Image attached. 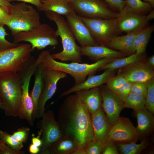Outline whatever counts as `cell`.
I'll list each match as a JSON object with an SVG mask.
<instances>
[{"label": "cell", "instance_id": "obj_19", "mask_svg": "<svg viewBox=\"0 0 154 154\" xmlns=\"http://www.w3.org/2000/svg\"><path fill=\"white\" fill-rule=\"evenodd\" d=\"M85 106L90 116L102 108V98L99 87L74 92Z\"/></svg>", "mask_w": 154, "mask_h": 154}, {"label": "cell", "instance_id": "obj_9", "mask_svg": "<svg viewBox=\"0 0 154 154\" xmlns=\"http://www.w3.org/2000/svg\"><path fill=\"white\" fill-rule=\"evenodd\" d=\"M80 17L98 45L107 47L110 40L120 33L117 18L88 19Z\"/></svg>", "mask_w": 154, "mask_h": 154}, {"label": "cell", "instance_id": "obj_4", "mask_svg": "<svg viewBox=\"0 0 154 154\" xmlns=\"http://www.w3.org/2000/svg\"><path fill=\"white\" fill-rule=\"evenodd\" d=\"M22 81L17 73H0V100L5 115L18 117L21 104Z\"/></svg>", "mask_w": 154, "mask_h": 154}, {"label": "cell", "instance_id": "obj_1", "mask_svg": "<svg viewBox=\"0 0 154 154\" xmlns=\"http://www.w3.org/2000/svg\"><path fill=\"white\" fill-rule=\"evenodd\" d=\"M57 122L63 136L70 137L85 149L94 140L91 116L77 95L68 96L59 109Z\"/></svg>", "mask_w": 154, "mask_h": 154}, {"label": "cell", "instance_id": "obj_46", "mask_svg": "<svg viewBox=\"0 0 154 154\" xmlns=\"http://www.w3.org/2000/svg\"><path fill=\"white\" fill-rule=\"evenodd\" d=\"M29 152L32 154L39 153L40 151V147L32 144H31L29 148Z\"/></svg>", "mask_w": 154, "mask_h": 154}, {"label": "cell", "instance_id": "obj_42", "mask_svg": "<svg viewBox=\"0 0 154 154\" xmlns=\"http://www.w3.org/2000/svg\"><path fill=\"white\" fill-rule=\"evenodd\" d=\"M11 9L0 5V25H4L8 21L10 14Z\"/></svg>", "mask_w": 154, "mask_h": 154}, {"label": "cell", "instance_id": "obj_52", "mask_svg": "<svg viewBox=\"0 0 154 154\" xmlns=\"http://www.w3.org/2000/svg\"><path fill=\"white\" fill-rule=\"evenodd\" d=\"M0 109L3 110V107L0 100Z\"/></svg>", "mask_w": 154, "mask_h": 154}, {"label": "cell", "instance_id": "obj_31", "mask_svg": "<svg viewBox=\"0 0 154 154\" xmlns=\"http://www.w3.org/2000/svg\"><path fill=\"white\" fill-rule=\"evenodd\" d=\"M125 6L133 11L143 14L151 11L152 6L148 3L141 0H125Z\"/></svg>", "mask_w": 154, "mask_h": 154}, {"label": "cell", "instance_id": "obj_15", "mask_svg": "<svg viewBox=\"0 0 154 154\" xmlns=\"http://www.w3.org/2000/svg\"><path fill=\"white\" fill-rule=\"evenodd\" d=\"M99 88L102 98V108L112 125L120 117L121 110L125 108L124 102L106 85H102Z\"/></svg>", "mask_w": 154, "mask_h": 154}, {"label": "cell", "instance_id": "obj_26", "mask_svg": "<svg viewBox=\"0 0 154 154\" xmlns=\"http://www.w3.org/2000/svg\"><path fill=\"white\" fill-rule=\"evenodd\" d=\"M147 58L146 53L138 54L135 53L127 57L118 58L105 65L98 70L101 71L107 69L116 70L131 64L145 60Z\"/></svg>", "mask_w": 154, "mask_h": 154}, {"label": "cell", "instance_id": "obj_39", "mask_svg": "<svg viewBox=\"0 0 154 154\" xmlns=\"http://www.w3.org/2000/svg\"><path fill=\"white\" fill-rule=\"evenodd\" d=\"M132 84V82L127 80L126 81L118 90L116 93L123 102L131 92Z\"/></svg>", "mask_w": 154, "mask_h": 154}, {"label": "cell", "instance_id": "obj_25", "mask_svg": "<svg viewBox=\"0 0 154 154\" xmlns=\"http://www.w3.org/2000/svg\"><path fill=\"white\" fill-rule=\"evenodd\" d=\"M79 146L72 138L62 136L54 142L42 154H72Z\"/></svg>", "mask_w": 154, "mask_h": 154}, {"label": "cell", "instance_id": "obj_30", "mask_svg": "<svg viewBox=\"0 0 154 154\" xmlns=\"http://www.w3.org/2000/svg\"><path fill=\"white\" fill-rule=\"evenodd\" d=\"M124 102L125 108L136 111L145 108L146 99L143 96L131 92Z\"/></svg>", "mask_w": 154, "mask_h": 154}, {"label": "cell", "instance_id": "obj_37", "mask_svg": "<svg viewBox=\"0 0 154 154\" xmlns=\"http://www.w3.org/2000/svg\"><path fill=\"white\" fill-rule=\"evenodd\" d=\"M147 90V82H132L131 92L146 97Z\"/></svg>", "mask_w": 154, "mask_h": 154}, {"label": "cell", "instance_id": "obj_34", "mask_svg": "<svg viewBox=\"0 0 154 154\" xmlns=\"http://www.w3.org/2000/svg\"><path fill=\"white\" fill-rule=\"evenodd\" d=\"M127 81L122 75L117 74L110 78L106 83V86L110 90L116 93L118 90Z\"/></svg>", "mask_w": 154, "mask_h": 154}, {"label": "cell", "instance_id": "obj_18", "mask_svg": "<svg viewBox=\"0 0 154 154\" xmlns=\"http://www.w3.org/2000/svg\"><path fill=\"white\" fill-rule=\"evenodd\" d=\"M104 70V72L100 74L88 76V78L82 82L74 84L70 88L63 92L58 98L77 91L99 87L106 83L110 78L115 75L116 70L107 69Z\"/></svg>", "mask_w": 154, "mask_h": 154}, {"label": "cell", "instance_id": "obj_29", "mask_svg": "<svg viewBox=\"0 0 154 154\" xmlns=\"http://www.w3.org/2000/svg\"><path fill=\"white\" fill-rule=\"evenodd\" d=\"M119 151L122 154H139L148 145L146 138L141 141L139 144L135 142L124 143L115 142Z\"/></svg>", "mask_w": 154, "mask_h": 154}, {"label": "cell", "instance_id": "obj_35", "mask_svg": "<svg viewBox=\"0 0 154 154\" xmlns=\"http://www.w3.org/2000/svg\"><path fill=\"white\" fill-rule=\"evenodd\" d=\"M104 148V142L93 140L90 141L85 149L86 154H102Z\"/></svg>", "mask_w": 154, "mask_h": 154}, {"label": "cell", "instance_id": "obj_17", "mask_svg": "<svg viewBox=\"0 0 154 154\" xmlns=\"http://www.w3.org/2000/svg\"><path fill=\"white\" fill-rule=\"evenodd\" d=\"M145 59L120 68L117 73L132 82H147L154 76V70Z\"/></svg>", "mask_w": 154, "mask_h": 154}, {"label": "cell", "instance_id": "obj_7", "mask_svg": "<svg viewBox=\"0 0 154 154\" xmlns=\"http://www.w3.org/2000/svg\"><path fill=\"white\" fill-rule=\"evenodd\" d=\"M14 43L21 41L30 43L32 49L41 50L48 46H55L58 44L55 31L46 23H40L35 28L17 33L13 36Z\"/></svg>", "mask_w": 154, "mask_h": 154}, {"label": "cell", "instance_id": "obj_10", "mask_svg": "<svg viewBox=\"0 0 154 154\" xmlns=\"http://www.w3.org/2000/svg\"><path fill=\"white\" fill-rule=\"evenodd\" d=\"M154 18V10L146 15L137 12L125 6L119 12L117 18L118 28L120 32H133L146 26L148 22Z\"/></svg>", "mask_w": 154, "mask_h": 154}, {"label": "cell", "instance_id": "obj_44", "mask_svg": "<svg viewBox=\"0 0 154 154\" xmlns=\"http://www.w3.org/2000/svg\"><path fill=\"white\" fill-rule=\"evenodd\" d=\"M8 2H10L12 1H20L25 3H28L34 5L37 8L38 11L41 7L42 3L40 0H7Z\"/></svg>", "mask_w": 154, "mask_h": 154}, {"label": "cell", "instance_id": "obj_54", "mask_svg": "<svg viewBox=\"0 0 154 154\" xmlns=\"http://www.w3.org/2000/svg\"><path fill=\"white\" fill-rule=\"evenodd\" d=\"M40 0V1H43V0Z\"/></svg>", "mask_w": 154, "mask_h": 154}, {"label": "cell", "instance_id": "obj_48", "mask_svg": "<svg viewBox=\"0 0 154 154\" xmlns=\"http://www.w3.org/2000/svg\"><path fill=\"white\" fill-rule=\"evenodd\" d=\"M0 5L9 9H11L13 6V5L7 0H0Z\"/></svg>", "mask_w": 154, "mask_h": 154}, {"label": "cell", "instance_id": "obj_20", "mask_svg": "<svg viewBox=\"0 0 154 154\" xmlns=\"http://www.w3.org/2000/svg\"><path fill=\"white\" fill-rule=\"evenodd\" d=\"M80 51L82 56H86L95 62L106 58H121L126 56L121 52L103 46L81 47Z\"/></svg>", "mask_w": 154, "mask_h": 154}, {"label": "cell", "instance_id": "obj_11", "mask_svg": "<svg viewBox=\"0 0 154 154\" xmlns=\"http://www.w3.org/2000/svg\"><path fill=\"white\" fill-rule=\"evenodd\" d=\"M36 67V63H33L18 73L22 81L21 102L18 117L21 119L26 120L31 126L34 124L32 118L34 105L29 94V87L31 77Z\"/></svg>", "mask_w": 154, "mask_h": 154}, {"label": "cell", "instance_id": "obj_53", "mask_svg": "<svg viewBox=\"0 0 154 154\" xmlns=\"http://www.w3.org/2000/svg\"><path fill=\"white\" fill-rule=\"evenodd\" d=\"M67 2L69 3L71 1H72L74 0H65Z\"/></svg>", "mask_w": 154, "mask_h": 154}, {"label": "cell", "instance_id": "obj_24", "mask_svg": "<svg viewBox=\"0 0 154 154\" xmlns=\"http://www.w3.org/2000/svg\"><path fill=\"white\" fill-rule=\"evenodd\" d=\"M37 64L33 74L35 78L34 85L30 94L34 105V109L32 114V118L34 121L35 118H37L38 102L44 86L47 71L37 60Z\"/></svg>", "mask_w": 154, "mask_h": 154}, {"label": "cell", "instance_id": "obj_36", "mask_svg": "<svg viewBox=\"0 0 154 154\" xmlns=\"http://www.w3.org/2000/svg\"><path fill=\"white\" fill-rule=\"evenodd\" d=\"M3 26L0 25V50L14 47L19 44L10 42L6 39V36L9 35L6 32Z\"/></svg>", "mask_w": 154, "mask_h": 154}, {"label": "cell", "instance_id": "obj_56", "mask_svg": "<svg viewBox=\"0 0 154 154\" xmlns=\"http://www.w3.org/2000/svg\"></svg>", "mask_w": 154, "mask_h": 154}, {"label": "cell", "instance_id": "obj_2", "mask_svg": "<svg viewBox=\"0 0 154 154\" xmlns=\"http://www.w3.org/2000/svg\"><path fill=\"white\" fill-rule=\"evenodd\" d=\"M117 58H105L91 64L74 62L67 63L56 61L52 58L49 50H44L36 59L46 70H56L70 74L74 78V84H77L84 81L87 76L93 74L101 67Z\"/></svg>", "mask_w": 154, "mask_h": 154}, {"label": "cell", "instance_id": "obj_47", "mask_svg": "<svg viewBox=\"0 0 154 154\" xmlns=\"http://www.w3.org/2000/svg\"><path fill=\"white\" fill-rule=\"evenodd\" d=\"M147 63L153 69H154V55L153 54L145 59Z\"/></svg>", "mask_w": 154, "mask_h": 154}, {"label": "cell", "instance_id": "obj_21", "mask_svg": "<svg viewBox=\"0 0 154 154\" xmlns=\"http://www.w3.org/2000/svg\"><path fill=\"white\" fill-rule=\"evenodd\" d=\"M90 116L95 140L104 141L112 125L102 108Z\"/></svg>", "mask_w": 154, "mask_h": 154}, {"label": "cell", "instance_id": "obj_45", "mask_svg": "<svg viewBox=\"0 0 154 154\" xmlns=\"http://www.w3.org/2000/svg\"><path fill=\"white\" fill-rule=\"evenodd\" d=\"M41 135V132L40 130L38 132V135L35 137L33 136L31 139L32 143L40 147L42 145V142L40 138Z\"/></svg>", "mask_w": 154, "mask_h": 154}, {"label": "cell", "instance_id": "obj_14", "mask_svg": "<svg viewBox=\"0 0 154 154\" xmlns=\"http://www.w3.org/2000/svg\"><path fill=\"white\" fill-rule=\"evenodd\" d=\"M66 73L56 70H47L44 86L39 97L37 107V118H41L45 112L46 102L53 96L59 81L67 77Z\"/></svg>", "mask_w": 154, "mask_h": 154}, {"label": "cell", "instance_id": "obj_12", "mask_svg": "<svg viewBox=\"0 0 154 154\" xmlns=\"http://www.w3.org/2000/svg\"><path fill=\"white\" fill-rule=\"evenodd\" d=\"M38 123L41 132L42 143L38 154H42L55 141L61 137L62 135L53 110L45 112Z\"/></svg>", "mask_w": 154, "mask_h": 154}, {"label": "cell", "instance_id": "obj_3", "mask_svg": "<svg viewBox=\"0 0 154 154\" xmlns=\"http://www.w3.org/2000/svg\"><path fill=\"white\" fill-rule=\"evenodd\" d=\"M45 14L49 20L54 21L56 25V33L58 37H60L63 47L61 52L51 54L52 58L63 61L82 63L81 46L76 43V39L66 20L62 15L53 12L46 11Z\"/></svg>", "mask_w": 154, "mask_h": 154}, {"label": "cell", "instance_id": "obj_32", "mask_svg": "<svg viewBox=\"0 0 154 154\" xmlns=\"http://www.w3.org/2000/svg\"><path fill=\"white\" fill-rule=\"evenodd\" d=\"M0 140L12 149L21 150L23 147V143L18 141L12 135L6 131L0 130Z\"/></svg>", "mask_w": 154, "mask_h": 154}, {"label": "cell", "instance_id": "obj_16", "mask_svg": "<svg viewBox=\"0 0 154 154\" xmlns=\"http://www.w3.org/2000/svg\"><path fill=\"white\" fill-rule=\"evenodd\" d=\"M65 16L68 25L81 47L98 45L79 16L72 11Z\"/></svg>", "mask_w": 154, "mask_h": 154}, {"label": "cell", "instance_id": "obj_41", "mask_svg": "<svg viewBox=\"0 0 154 154\" xmlns=\"http://www.w3.org/2000/svg\"><path fill=\"white\" fill-rule=\"evenodd\" d=\"M111 9L120 11L125 6L124 0H104Z\"/></svg>", "mask_w": 154, "mask_h": 154}, {"label": "cell", "instance_id": "obj_28", "mask_svg": "<svg viewBox=\"0 0 154 154\" xmlns=\"http://www.w3.org/2000/svg\"><path fill=\"white\" fill-rule=\"evenodd\" d=\"M154 29L153 25L141 29L137 33L134 42L135 53L140 54L145 52L146 48Z\"/></svg>", "mask_w": 154, "mask_h": 154}, {"label": "cell", "instance_id": "obj_43", "mask_svg": "<svg viewBox=\"0 0 154 154\" xmlns=\"http://www.w3.org/2000/svg\"><path fill=\"white\" fill-rule=\"evenodd\" d=\"M3 143V150L0 151V154H24L25 152L23 151L14 150Z\"/></svg>", "mask_w": 154, "mask_h": 154}, {"label": "cell", "instance_id": "obj_51", "mask_svg": "<svg viewBox=\"0 0 154 154\" xmlns=\"http://www.w3.org/2000/svg\"><path fill=\"white\" fill-rule=\"evenodd\" d=\"M3 143L0 140V151H2L3 150Z\"/></svg>", "mask_w": 154, "mask_h": 154}, {"label": "cell", "instance_id": "obj_38", "mask_svg": "<svg viewBox=\"0 0 154 154\" xmlns=\"http://www.w3.org/2000/svg\"><path fill=\"white\" fill-rule=\"evenodd\" d=\"M30 131L29 127H23L18 129L12 135L18 141L25 143L28 139Z\"/></svg>", "mask_w": 154, "mask_h": 154}, {"label": "cell", "instance_id": "obj_5", "mask_svg": "<svg viewBox=\"0 0 154 154\" xmlns=\"http://www.w3.org/2000/svg\"><path fill=\"white\" fill-rule=\"evenodd\" d=\"M40 23L38 11L32 6L22 2L13 5L9 18L5 24L12 35L31 30Z\"/></svg>", "mask_w": 154, "mask_h": 154}, {"label": "cell", "instance_id": "obj_40", "mask_svg": "<svg viewBox=\"0 0 154 154\" xmlns=\"http://www.w3.org/2000/svg\"><path fill=\"white\" fill-rule=\"evenodd\" d=\"M104 142L103 154H118L119 150L115 142L112 141Z\"/></svg>", "mask_w": 154, "mask_h": 154}, {"label": "cell", "instance_id": "obj_8", "mask_svg": "<svg viewBox=\"0 0 154 154\" xmlns=\"http://www.w3.org/2000/svg\"><path fill=\"white\" fill-rule=\"evenodd\" d=\"M103 0H74L68 3L80 17L88 19L117 18L119 12L112 11Z\"/></svg>", "mask_w": 154, "mask_h": 154}, {"label": "cell", "instance_id": "obj_22", "mask_svg": "<svg viewBox=\"0 0 154 154\" xmlns=\"http://www.w3.org/2000/svg\"><path fill=\"white\" fill-rule=\"evenodd\" d=\"M134 111L137 122L136 129L139 139L142 141L153 131L154 117L153 114L145 108Z\"/></svg>", "mask_w": 154, "mask_h": 154}, {"label": "cell", "instance_id": "obj_55", "mask_svg": "<svg viewBox=\"0 0 154 154\" xmlns=\"http://www.w3.org/2000/svg\"></svg>", "mask_w": 154, "mask_h": 154}, {"label": "cell", "instance_id": "obj_27", "mask_svg": "<svg viewBox=\"0 0 154 154\" xmlns=\"http://www.w3.org/2000/svg\"><path fill=\"white\" fill-rule=\"evenodd\" d=\"M38 11H50L66 16L73 10L68 3L65 0H44Z\"/></svg>", "mask_w": 154, "mask_h": 154}, {"label": "cell", "instance_id": "obj_49", "mask_svg": "<svg viewBox=\"0 0 154 154\" xmlns=\"http://www.w3.org/2000/svg\"><path fill=\"white\" fill-rule=\"evenodd\" d=\"M72 154H86V152L84 149L78 147Z\"/></svg>", "mask_w": 154, "mask_h": 154}, {"label": "cell", "instance_id": "obj_33", "mask_svg": "<svg viewBox=\"0 0 154 154\" xmlns=\"http://www.w3.org/2000/svg\"><path fill=\"white\" fill-rule=\"evenodd\" d=\"M147 90L145 97V108L153 114H154V76L147 81Z\"/></svg>", "mask_w": 154, "mask_h": 154}, {"label": "cell", "instance_id": "obj_6", "mask_svg": "<svg viewBox=\"0 0 154 154\" xmlns=\"http://www.w3.org/2000/svg\"><path fill=\"white\" fill-rule=\"evenodd\" d=\"M30 44L22 43L11 48L0 50V73H18L25 69L34 58Z\"/></svg>", "mask_w": 154, "mask_h": 154}, {"label": "cell", "instance_id": "obj_23", "mask_svg": "<svg viewBox=\"0 0 154 154\" xmlns=\"http://www.w3.org/2000/svg\"><path fill=\"white\" fill-rule=\"evenodd\" d=\"M141 29L127 33L125 35L116 36L109 42L107 47L121 52L126 56L135 53L134 45L135 38Z\"/></svg>", "mask_w": 154, "mask_h": 154}, {"label": "cell", "instance_id": "obj_50", "mask_svg": "<svg viewBox=\"0 0 154 154\" xmlns=\"http://www.w3.org/2000/svg\"><path fill=\"white\" fill-rule=\"evenodd\" d=\"M145 2L149 3L152 7L154 6V0H144Z\"/></svg>", "mask_w": 154, "mask_h": 154}, {"label": "cell", "instance_id": "obj_13", "mask_svg": "<svg viewBox=\"0 0 154 154\" xmlns=\"http://www.w3.org/2000/svg\"><path fill=\"white\" fill-rule=\"evenodd\" d=\"M138 139L136 127L129 119L119 117L112 126L104 141L128 143H136Z\"/></svg>", "mask_w": 154, "mask_h": 154}]
</instances>
